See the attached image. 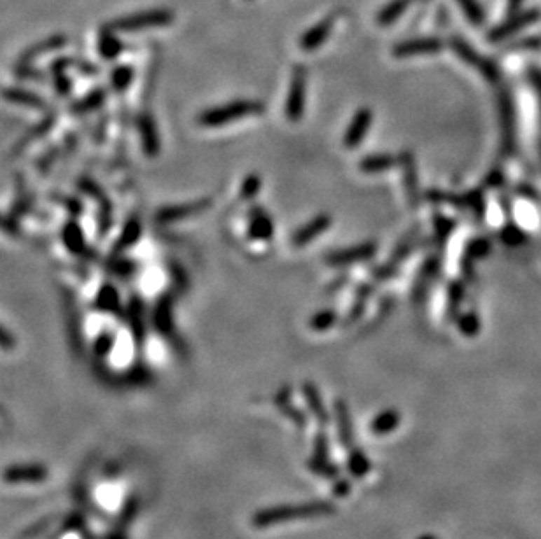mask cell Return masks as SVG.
I'll return each instance as SVG.
<instances>
[{"instance_id":"obj_43","label":"cell","mask_w":541,"mask_h":539,"mask_svg":"<svg viewBox=\"0 0 541 539\" xmlns=\"http://www.w3.org/2000/svg\"><path fill=\"white\" fill-rule=\"evenodd\" d=\"M135 513H137V499H135V498H130V499H128V503H126V505L123 506L121 513H119L118 526H119V527L128 526V524L132 522L133 517H135Z\"/></svg>"},{"instance_id":"obj_24","label":"cell","mask_w":541,"mask_h":539,"mask_svg":"<svg viewBox=\"0 0 541 539\" xmlns=\"http://www.w3.org/2000/svg\"><path fill=\"white\" fill-rule=\"evenodd\" d=\"M116 34H118V32L111 30V28L105 25L100 30V35H98L97 49L105 62H112V60H116L125 51V46H123V42L119 41Z\"/></svg>"},{"instance_id":"obj_52","label":"cell","mask_w":541,"mask_h":539,"mask_svg":"<svg viewBox=\"0 0 541 539\" xmlns=\"http://www.w3.org/2000/svg\"><path fill=\"white\" fill-rule=\"evenodd\" d=\"M522 4H524V0H508V4H507V14H508V16H514V14L521 13Z\"/></svg>"},{"instance_id":"obj_3","label":"cell","mask_w":541,"mask_h":539,"mask_svg":"<svg viewBox=\"0 0 541 539\" xmlns=\"http://www.w3.org/2000/svg\"><path fill=\"white\" fill-rule=\"evenodd\" d=\"M172 23H174V13L165 7H156V9L139 11V13L128 14V16L116 18L107 27L119 34H133V32L147 30V28L167 27Z\"/></svg>"},{"instance_id":"obj_38","label":"cell","mask_w":541,"mask_h":539,"mask_svg":"<svg viewBox=\"0 0 541 539\" xmlns=\"http://www.w3.org/2000/svg\"><path fill=\"white\" fill-rule=\"evenodd\" d=\"M139 270V265H137L133 259H126V258H116L112 259L111 263H109V271H112L114 275H118V277L121 278H128L132 277L135 271Z\"/></svg>"},{"instance_id":"obj_44","label":"cell","mask_w":541,"mask_h":539,"mask_svg":"<svg viewBox=\"0 0 541 539\" xmlns=\"http://www.w3.org/2000/svg\"><path fill=\"white\" fill-rule=\"evenodd\" d=\"M53 76H55V90L62 97H67L72 91V79L65 72H56Z\"/></svg>"},{"instance_id":"obj_35","label":"cell","mask_w":541,"mask_h":539,"mask_svg":"<svg viewBox=\"0 0 541 539\" xmlns=\"http://www.w3.org/2000/svg\"><path fill=\"white\" fill-rule=\"evenodd\" d=\"M458 4L472 25H477V27H480V25L486 21V13H484V9H482V6L479 4V0H458Z\"/></svg>"},{"instance_id":"obj_54","label":"cell","mask_w":541,"mask_h":539,"mask_svg":"<svg viewBox=\"0 0 541 539\" xmlns=\"http://www.w3.org/2000/svg\"><path fill=\"white\" fill-rule=\"evenodd\" d=\"M105 539H128V538H126V534L123 533V531H114V533H109L107 536H105Z\"/></svg>"},{"instance_id":"obj_15","label":"cell","mask_w":541,"mask_h":539,"mask_svg":"<svg viewBox=\"0 0 541 539\" xmlns=\"http://www.w3.org/2000/svg\"><path fill=\"white\" fill-rule=\"evenodd\" d=\"M137 126H139V135L142 140V151L147 158H156L160 154L161 142L160 133H158L156 121L149 112H144L137 119Z\"/></svg>"},{"instance_id":"obj_17","label":"cell","mask_w":541,"mask_h":539,"mask_svg":"<svg viewBox=\"0 0 541 539\" xmlns=\"http://www.w3.org/2000/svg\"><path fill=\"white\" fill-rule=\"evenodd\" d=\"M126 319L130 322V329H132L133 340H135V347L140 348L146 341L147 324H146V306L144 301L137 296H132L126 306Z\"/></svg>"},{"instance_id":"obj_29","label":"cell","mask_w":541,"mask_h":539,"mask_svg":"<svg viewBox=\"0 0 541 539\" xmlns=\"http://www.w3.org/2000/svg\"><path fill=\"white\" fill-rule=\"evenodd\" d=\"M55 121H56L55 116H46V118L42 119L41 123H37V125H35L34 128H30L27 133H25L23 137H21L20 142H18L16 147H14V149H13L14 153H20V151H23L25 147L30 146V144L34 142V140H37V139H41V137H44L46 133H48L49 130L53 128Z\"/></svg>"},{"instance_id":"obj_55","label":"cell","mask_w":541,"mask_h":539,"mask_svg":"<svg viewBox=\"0 0 541 539\" xmlns=\"http://www.w3.org/2000/svg\"><path fill=\"white\" fill-rule=\"evenodd\" d=\"M535 81H536V86H538V91H540V104H541V74H538V72L535 74Z\"/></svg>"},{"instance_id":"obj_6","label":"cell","mask_w":541,"mask_h":539,"mask_svg":"<svg viewBox=\"0 0 541 539\" xmlns=\"http://www.w3.org/2000/svg\"><path fill=\"white\" fill-rule=\"evenodd\" d=\"M448 44H451V48L454 49L456 55L459 56L461 60H465L468 65H472L473 69L479 70L480 74H482L484 77H486L487 81H498V69L496 65H494L493 62H489V60L484 58L480 53H477L475 49L472 48V46L468 44V42L465 41V39L461 37H452L451 41H448Z\"/></svg>"},{"instance_id":"obj_27","label":"cell","mask_w":541,"mask_h":539,"mask_svg":"<svg viewBox=\"0 0 541 539\" xmlns=\"http://www.w3.org/2000/svg\"><path fill=\"white\" fill-rule=\"evenodd\" d=\"M398 163L399 160H396L392 154H370V156L363 158L359 161V170L368 175L384 174V172L391 170Z\"/></svg>"},{"instance_id":"obj_26","label":"cell","mask_w":541,"mask_h":539,"mask_svg":"<svg viewBox=\"0 0 541 539\" xmlns=\"http://www.w3.org/2000/svg\"><path fill=\"white\" fill-rule=\"evenodd\" d=\"M105 98H107V91L104 88H95L90 93H86L84 97H81L79 100L74 102L70 105V112L76 116L79 114H90V112L97 111L102 105L105 104Z\"/></svg>"},{"instance_id":"obj_11","label":"cell","mask_w":541,"mask_h":539,"mask_svg":"<svg viewBox=\"0 0 541 539\" xmlns=\"http://www.w3.org/2000/svg\"><path fill=\"white\" fill-rule=\"evenodd\" d=\"M331 223H333V219L329 214H326V212L317 214V216L312 217L308 223H305L303 226H300L293 235H291V240H289L291 245L296 249H301V247H305V245L312 244L315 238L321 237L322 233H326V231L329 230Z\"/></svg>"},{"instance_id":"obj_12","label":"cell","mask_w":541,"mask_h":539,"mask_svg":"<svg viewBox=\"0 0 541 539\" xmlns=\"http://www.w3.org/2000/svg\"><path fill=\"white\" fill-rule=\"evenodd\" d=\"M335 21H336V14L331 13L326 18H322V20H319L315 25H312L308 30H305V34L300 37L301 51L305 53L317 51V49L328 41L329 35H331L333 27H335Z\"/></svg>"},{"instance_id":"obj_41","label":"cell","mask_w":541,"mask_h":539,"mask_svg":"<svg viewBox=\"0 0 541 539\" xmlns=\"http://www.w3.org/2000/svg\"><path fill=\"white\" fill-rule=\"evenodd\" d=\"M79 188L83 189V191L86 193L88 196H91V198H93L97 203H104V202H107V200H109L107 195H105V193H104V189H102L100 186L97 184V182L91 181V179H86V177L81 179V181H79Z\"/></svg>"},{"instance_id":"obj_46","label":"cell","mask_w":541,"mask_h":539,"mask_svg":"<svg viewBox=\"0 0 541 539\" xmlns=\"http://www.w3.org/2000/svg\"><path fill=\"white\" fill-rule=\"evenodd\" d=\"M314 449H315V457H322V459H328V436L326 432L319 431L315 435V442H314Z\"/></svg>"},{"instance_id":"obj_48","label":"cell","mask_w":541,"mask_h":539,"mask_svg":"<svg viewBox=\"0 0 541 539\" xmlns=\"http://www.w3.org/2000/svg\"><path fill=\"white\" fill-rule=\"evenodd\" d=\"M170 273H172V277H174L175 285H177L179 289L188 287V277H186L184 270H182L181 266L177 265V263H174V261L170 263Z\"/></svg>"},{"instance_id":"obj_32","label":"cell","mask_w":541,"mask_h":539,"mask_svg":"<svg viewBox=\"0 0 541 539\" xmlns=\"http://www.w3.org/2000/svg\"><path fill=\"white\" fill-rule=\"evenodd\" d=\"M399 165L403 168V177H405V188L409 191L410 198L416 200L417 195V174H416V165H413V158L410 153H403L399 158Z\"/></svg>"},{"instance_id":"obj_25","label":"cell","mask_w":541,"mask_h":539,"mask_svg":"<svg viewBox=\"0 0 541 539\" xmlns=\"http://www.w3.org/2000/svg\"><path fill=\"white\" fill-rule=\"evenodd\" d=\"M416 2H423V0H391L378 11L377 16H375V23L378 27H389V25L396 23L403 16V13L410 9Z\"/></svg>"},{"instance_id":"obj_36","label":"cell","mask_w":541,"mask_h":539,"mask_svg":"<svg viewBox=\"0 0 541 539\" xmlns=\"http://www.w3.org/2000/svg\"><path fill=\"white\" fill-rule=\"evenodd\" d=\"M307 468L315 475H321L326 478H335L340 473V468L335 464L328 463V459H322V457H314V459L307 460Z\"/></svg>"},{"instance_id":"obj_50","label":"cell","mask_w":541,"mask_h":539,"mask_svg":"<svg viewBox=\"0 0 541 539\" xmlns=\"http://www.w3.org/2000/svg\"><path fill=\"white\" fill-rule=\"evenodd\" d=\"M0 345H2L4 350H11V348L16 345V340L13 338V334L9 333L6 326H2V334H0Z\"/></svg>"},{"instance_id":"obj_1","label":"cell","mask_w":541,"mask_h":539,"mask_svg":"<svg viewBox=\"0 0 541 539\" xmlns=\"http://www.w3.org/2000/svg\"><path fill=\"white\" fill-rule=\"evenodd\" d=\"M335 513V505L331 501H308L301 505H287L275 506V508H266L261 512L254 513L251 519V524L258 529L277 526V524H286L296 519H310V517H324Z\"/></svg>"},{"instance_id":"obj_13","label":"cell","mask_w":541,"mask_h":539,"mask_svg":"<svg viewBox=\"0 0 541 539\" xmlns=\"http://www.w3.org/2000/svg\"><path fill=\"white\" fill-rule=\"evenodd\" d=\"M444 49V41L438 37H419L410 39V41L398 42L392 48V55L396 58H409V56L417 55H433V53H440Z\"/></svg>"},{"instance_id":"obj_14","label":"cell","mask_w":541,"mask_h":539,"mask_svg":"<svg viewBox=\"0 0 541 539\" xmlns=\"http://www.w3.org/2000/svg\"><path fill=\"white\" fill-rule=\"evenodd\" d=\"M275 228H273V221L270 214L261 207L254 205L249 210V226H247V237L254 242H268L272 240Z\"/></svg>"},{"instance_id":"obj_42","label":"cell","mask_w":541,"mask_h":539,"mask_svg":"<svg viewBox=\"0 0 541 539\" xmlns=\"http://www.w3.org/2000/svg\"><path fill=\"white\" fill-rule=\"evenodd\" d=\"M279 410H282V414L286 415V417H289L291 421H293L294 424L298 425V428H305V424H307V417H305V415L301 414L300 410H296V408L291 407L289 401L279 404Z\"/></svg>"},{"instance_id":"obj_18","label":"cell","mask_w":541,"mask_h":539,"mask_svg":"<svg viewBox=\"0 0 541 539\" xmlns=\"http://www.w3.org/2000/svg\"><path fill=\"white\" fill-rule=\"evenodd\" d=\"M49 470L42 464L30 466H9L4 471V480L7 484H41L48 478Z\"/></svg>"},{"instance_id":"obj_39","label":"cell","mask_w":541,"mask_h":539,"mask_svg":"<svg viewBox=\"0 0 541 539\" xmlns=\"http://www.w3.org/2000/svg\"><path fill=\"white\" fill-rule=\"evenodd\" d=\"M259 189H261V177H259L258 174H249L247 177L244 179V182H242L240 198L245 200V202H249V200L256 198Z\"/></svg>"},{"instance_id":"obj_51","label":"cell","mask_w":541,"mask_h":539,"mask_svg":"<svg viewBox=\"0 0 541 539\" xmlns=\"http://www.w3.org/2000/svg\"><path fill=\"white\" fill-rule=\"evenodd\" d=\"M350 492V482L347 480H338L335 484V487H333V494L338 496V498H343V496H347Z\"/></svg>"},{"instance_id":"obj_4","label":"cell","mask_w":541,"mask_h":539,"mask_svg":"<svg viewBox=\"0 0 541 539\" xmlns=\"http://www.w3.org/2000/svg\"><path fill=\"white\" fill-rule=\"evenodd\" d=\"M305 97H307V69L303 65H294L291 72L289 90L286 97V118L291 123L301 121L305 114Z\"/></svg>"},{"instance_id":"obj_33","label":"cell","mask_w":541,"mask_h":539,"mask_svg":"<svg viewBox=\"0 0 541 539\" xmlns=\"http://www.w3.org/2000/svg\"><path fill=\"white\" fill-rule=\"evenodd\" d=\"M336 320H338V313L331 308H324V310H319L317 313H314V315L310 317L308 326H310V329L317 331V333H322V331L331 329V327L336 324Z\"/></svg>"},{"instance_id":"obj_16","label":"cell","mask_w":541,"mask_h":539,"mask_svg":"<svg viewBox=\"0 0 541 539\" xmlns=\"http://www.w3.org/2000/svg\"><path fill=\"white\" fill-rule=\"evenodd\" d=\"M67 46V35L65 34H55L46 37L44 41H39L32 44L30 48L25 49L20 56H18V65H32L37 58L48 53L58 51V49Z\"/></svg>"},{"instance_id":"obj_22","label":"cell","mask_w":541,"mask_h":539,"mask_svg":"<svg viewBox=\"0 0 541 539\" xmlns=\"http://www.w3.org/2000/svg\"><path fill=\"white\" fill-rule=\"evenodd\" d=\"M95 308L102 313H118L121 310V296H119L118 287L111 282H105L98 287L97 296H95Z\"/></svg>"},{"instance_id":"obj_45","label":"cell","mask_w":541,"mask_h":539,"mask_svg":"<svg viewBox=\"0 0 541 539\" xmlns=\"http://www.w3.org/2000/svg\"><path fill=\"white\" fill-rule=\"evenodd\" d=\"M16 74L20 79H35V81H44V72L34 69L32 65H16Z\"/></svg>"},{"instance_id":"obj_47","label":"cell","mask_w":541,"mask_h":539,"mask_svg":"<svg viewBox=\"0 0 541 539\" xmlns=\"http://www.w3.org/2000/svg\"><path fill=\"white\" fill-rule=\"evenodd\" d=\"M58 202L69 210V214H72L74 217L81 216L83 214V205H81L79 200L76 198H69V196H58Z\"/></svg>"},{"instance_id":"obj_5","label":"cell","mask_w":541,"mask_h":539,"mask_svg":"<svg viewBox=\"0 0 541 539\" xmlns=\"http://www.w3.org/2000/svg\"><path fill=\"white\" fill-rule=\"evenodd\" d=\"M212 207V198H200L193 200V202H184V203H174V205L161 207L160 210L154 216V221L160 226H167V224L177 223V221L189 219V217H195L203 214L205 210H209Z\"/></svg>"},{"instance_id":"obj_34","label":"cell","mask_w":541,"mask_h":539,"mask_svg":"<svg viewBox=\"0 0 541 539\" xmlns=\"http://www.w3.org/2000/svg\"><path fill=\"white\" fill-rule=\"evenodd\" d=\"M398 422H399L398 411L388 410L384 411V414L378 415V417L374 418V422H371V431H374L375 435H385V432H391L392 429L398 428Z\"/></svg>"},{"instance_id":"obj_10","label":"cell","mask_w":541,"mask_h":539,"mask_svg":"<svg viewBox=\"0 0 541 539\" xmlns=\"http://www.w3.org/2000/svg\"><path fill=\"white\" fill-rule=\"evenodd\" d=\"M371 121H374V112L368 107L357 109L354 118L350 119L349 126H347L345 133H343V147L345 149H356L363 144L367 139L368 132H370Z\"/></svg>"},{"instance_id":"obj_8","label":"cell","mask_w":541,"mask_h":539,"mask_svg":"<svg viewBox=\"0 0 541 539\" xmlns=\"http://www.w3.org/2000/svg\"><path fill=\"white\" fill-rule=\"evenodd\" d=\"M174 303H175V296L174 292L167 291L156 299L153 308V315H151V320H153V327L161 334V336L172 338L175 333V324H174Z\"/></svg>"},{"instance_id":"obj_49","label":"cell","mask_w":541,"mask_h":539,"mask_svg":"<svg viewBox=\"0 0 541 539\" xmlns=\"http://www.w3.org/2000/svg\"><path fill=\"white\" fill-rule=\"evenodd\" d=\"M74 67H76L77 70H79V74H83V76H97L100 70L97 69V67L93 65V63L90 62H81V60H74Z\"/></svg>"},{"instance_id":"obj_19","label":"cell","mask_w":541,"mask_h":539,"mask_svg":"<svg viewBox=\"0 0 541 539\" xmlns=\"http://www.w3.org/2000/svg\"><path fill=\"white\" fill-rule=\"evenodd\" d=\"M142 237V221L137 216H130L125 221V226H123L121 233L116 238L114 245L111 249L112 256H121L123 252H126L128 249H132L137 242Z\"/></svg>"},{"instance_id":"obj_28","label":"cell","mask_w":541,"mask_h":539,"mask_svg":"<svg viewBox=\"0 0 541 539\" xmlns=\"http://www.w3.org/2000/svg\"><path fill=\"white\" fill-rule=\"evenodd\" d=\"M335 414H336V421H338V436H340V443L343 446H350L352 445V422H350V414L349 408H347V403L343 400H336L335 401Z\"/></svg>"},{"instance_id":"obj_21","label":"cell","mask_w":541,"mask_h":539,"mask_svg":"<svg viewBox=\"0 0 541 539\" xmlns=\"http://www.w3.org/2000/svg\"><path fill=\"white\" fill-rule=\"evenodd\" d=\"M4 100H7L9 104H16V105H23V107H30V109H48V102H46L44 97H41L39 93L30 90H23V88H16V86H7L4 88L2 91Z\"/></svg>"},{"instance_id":"obj_40","label":"cell","mask_w":541,"mask_h":539,"mask_svg":"<svg viewBox=\"0 0 541 539\" xmlns=\"http://www.w3.org/2000/svg\"><path fill=\"white\" fill-rule=\"evenodd\" d=\"M349 471L354 477H363V475H367L368 471H370V460H368V457L364 456V453L357 452V450L350 452Z\"/></svg>"},{"instance_id":"obj_9","label":"cell","mask_w":541,"mask_h":539,"mask_svg":"<svg viewBox=\"0 0 541 539\" xmlns=\"http://www.w3.org/2000/svg\"><path fill=\"white\" fill-rule=\"evenodd\" d=\"M540 18H541L540 9H529V11H524V13H517L514 14V16L508 18L507 21H503L501 25H498L494 30H491L489 35H487V39H489L491 42L505 41V39L512 37V35H515L517 32H521L522 28L536 23Z\"/></svg>"},{"instance_id":"obj_53","label":"cell","mask_w":541,"mask_h":539,"mask_svg":"<svg viewBox=\"0 0 541 539\" xmlns=\"http://www.w3.org/2000/svg\"><path fill=\"white\" fill-rule=\"evenodd\" d=\"M83 526H84V520L81 519L79 515H74L72 519H69L65 522V529H70V531H72V529H83Z\"/></svg>"},{"instance_id":"obj_2","label":"cell","mask_w":541,"mask_h":539,"mask_svg":"<svg viewBox=\"0 0 541 539\" xmlns=\"http://www.w3.org/2000/svg\"><path fill=\"white\" fill-rule=\"evenodd\" d=\"M265 112V104L259 100H233L228 104L216 105L202 111L196 118L202 128H219L223 125H230L233 121L252 118V116H261Z\"/></svg>"},{"instance_id":"obj_31","label":"cell","mask_w":541,"mask_h":539,"mask_svg":"<svg viewBox=\"0 0 541 539\" xmlns=\"http://www.w3.org/2000/svg\"><path fill=\"white\" fill-rule=\"evenodd\" d=\"M133 81V67L132 65H118L111 72V86L116 93H125Z\"/></svg>"},{"instance_id":"obj_20","label":"cell","mask_w":541,"mask_h":539,"mask_svg":"<svg viewBox=\"0 0 541 539\" xmlns=\"http://www.w3.org/2000/svg\"><path fill=\"white\" fill-rule=\"evenodd\" d=\"M62 242L67 251L74 256H86L88 244L84 231L76 219H69L62 228Z\"/></svg>"},{"instance_id":"obj_37","label":"cell","mask_w":541,"mask_h":539,"mask_svg":"<svg viewBox=\"0 0 541 539\" xmlns=\"http://www.w3.org/2000/svg\"><path fill=\"white\" fill-rule=\"evenodd\" d=\"M114 343H116V334L112 333V331L104 329L100 334H98L97 340H95L93 343L95 355H98V357H107V355L112 352V348H114Z\"/></svg>"},{"instance_id":"obj_30","label":"cell","mask_w":541,"mask_h":539,"mask_svg":"<svg viewBox=\"0 0 541 539\" xmlns=\"http://www.w3.org/2000/svg\"><path fill=\"white\" fill-rule=\"evenodd\" d=\"M500 114H501V132H503L505 146L512 147L514 144V111H512L510 98L503 97L500 102Z\"/></svg>"},{"instance_id":"obj_23","label":"cell","mask_w":541,"mask_h":539,"mask_svg":"<svg viewBox=\"0 0 541 539\" xmlns=\"http://www.w3.org/2000/svg\"><path fill=\"white\" fill-rule=\"evenodd\" d=\"M301 390H303V397L308 404V410H310V414L315 417L317 424L321 425V428H328L329 414L328 410H326L324 401H322L321 393H319L317 387H315L312 382H307L303 383Z\"/></svg>"},{"instance_id":"obj_7","label":"cell","mask_w":541,"mask_h":539,"mask_svg":"<svg viewBox=\"0 0 541 539\" xmlns=\"http://www.w3.org/2000/svg\"><path fill=\"white\" fill-rule=\"evenodd\" d=\"M375 252H377V244L375 242H364V244L352 245V247L328 252L324 263L329 266H335V268H340V266L354 265V263L359 261H368V259L374 258Z\"/></svg>"}]
</instances>
